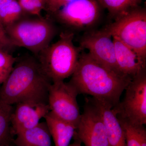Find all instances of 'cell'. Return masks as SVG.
<instances>
[{
    "label": "cell",
    "instance_id": "cell-12",
    "mask_svg": "<svg viewBox=\"0 0 146 146\" xmlns=\"http://www.w3.org/2000/svg\"><path fill=\"white\" fill-rule=\"evenodd\" d=\"M89 100L101 116L106 130L108 146H126L123 129L113 106L102 100L94 98Z\"/></svg>",
    "mask_w": 146,
    "mask_h": 146
},
{
    "label": "cell",
    "instance_id": "cell-13",
    "mask_svg": "<svg viewBox=\"0 0 146 146\" xmlns=\"http://www.w3.org/2000/svg\"><path fill=\"white\" fill-rule=\"evenodd\" d=\"M118 69L123 75L133 78L146 71V60L116 36H112Z\"/></svg>",
    "mask_w": 146,
    "mask_h": 146
},
{
    "label": "cell",
    "instance_id": "cell-27",
    "mask_svg": "<svg viewBox=\"0 0 146 146\" xmlns=\"http://www.w3.org/2000/svg\"></svg>",
    "mask_w": 146,
    "mask_h": 146
},
{
    "label": "cell",
    "instance_id": "cell-23",
    "mask_svg": "<svg viewBox=\"0 0 146 146\" xmlns=\"http://www.w3.org/2000/svg\"><path fill=\"white\" fill-rule=\"evenodd\" d=\"M9 37L7 36L5 29L0 23V48L4 50L13 47Z\"/></svg>",
    "mask_w": 146,
    "mask_h": 146
},
{
    "label": "cell",
    "instance_id": "cell-7",
    "mask_svg": "<svg viewBox=\"0 0 146 146\" xmlns=\"http://www.w3.org/2000/svg\"><path fill=\"white\" fill-rule=\"evenodd\" d=\"M78 92L70 82L51 84L48 95L50 112L60 119L77 127L81 114L77 100Z\"/></svg>",
    "mask_w": 146,
    "mask_h": 146
},
{
    "label": "cell",
    "instance_id": "cell-1",
    "mask_svg": "<svg viewBox=\"0 0 146 146\" xmlns=\"http://www.w3.org/2000/svg\"><path fill=\"white\" fill-rule=\"evenodd\" d=\"M72 76L69 82L79 94L90 95L113 107L119 102L121 95L132 80L100 64L85 52L80 54Z\"/></svg>",
    "mask_w": 146,
    "mask_h": 146
},
{
    "label": "cell",
    "instance_id": "cell-22",
    "mask_svg": "<svg viewBox=\"0 0 146 146\" xmlns=\"http://www.w3.org/2000/svg\"><path fill=\"white\" fill-rule=\"evenodd\" d=\"M74 0H46V8L50 13H55L68 3Z\"/></svg>",
    "mask_w": 146,
    "mask_h": 146
},
{
    "label": "cell",
    "instance_id": "cell-6",
    "mask_svg": "<svg viewBox=\"0 0 146 146\" xmlns=\"http://www.w3.org/2000/svg\"><path fill=\"white\" fill-rule=\"evenodd\" d=\"M123 101L113 109L118 118L136 125L146 124V72L131 80Z\"/></svg>",
    "mask_w": 146,
    "mask_h": 146
},
{
    "label": "cell",
    "instance_id": "cell-16",
    "mask_svg": "<svg viewBox=\"0 0 146 146\" xmlns=\"http://www.w3.org/2000/svg\"><path fill=\"white\" fill-rule=\"evenodd\" d=\"M13 106L6 104L0 100V146H9L13 134L11 117Z\"/></svg>",
    "mask_w": 146,
    "mask_h": 146
},
{
    "label": "cell",
    "instance_id": "cell-3",
    "mask_svg": "<svg viewBox=\"0 0 146 146\" xmlns=\"http://www.w3.org/2000/svg\"><path fill=\"white\" fill-rule=\"evenodd\" d=\"M74 36L70 32L62 33L57 42L49 45L39 54L37 60L52 83L64 81L75 70L82 49L74 45Z\"/></svg>",
    "mask_w": 146,
    "mask_h": 146
},
{
    "label": "cell",
    "instance_id": "cell-21",
    "mask_svg": "<svg viewBox=\"0 0 146 146\" xmlns=\"http://www.w3.org/2000/svg\"><path fill=\"white\" fill-rule=\"evenodd\" d=\"M23 11L40 16L41 12L46 8V0H18Z\"/></svg>",
    "mask_w": 146,
    "mask_h": 146
},
{
    "label": "cell",
    "instance_id": "cell-4",
    "mask_svg": "<svg viewBox=\"0 0 146 146\" xmlns=\"http://www.w3.org/2000/svg\"><path fill=\"white\" fill-rule=\"evenodd\" d=\"M5 29L14 46L38 54L50 45L55 33L52 23L41 18L19 20Z\"/></svg>",
    "mask_w": 146,
    "mask_h": 146
},
{
    "label": "cell",
    "instance_id": "cell-17",
    "mask_svg": "<svg viewBox=\"0 0 146 146\" xmlns=\"http://www.w3.org/2000/svg\"><path fill=\"white\" fill-rule=\"evenodd\" d=\"M100 5L106 9L115 20L128 11L138 8L141 0H97Z\"/></svg>",
    "mask_w": 146,
    "mask_h": 146
},
{
    "label": "cell",
    "instance_id": "cell-18",
    "mask_svg": "<svg viewBox=\"0 0 146 146\" xmlns=\"http://www.w3.org/2000/svg\"><path fill=\"white\" fill-rule=\"evenodd\" d=\"M23 11L17 0H12L0 9V23L4 28L19 21Z\"/></svg>",
    "mask_w": 146,
    "mask_h": 146
},
{
    "label": "cell",
    "instance_id": "cell-19",
    "mask_svg": "<svg viewBox=\"0 0 146 146\" xmlns=\"http://www.w3.org/2000/svg\"><path fill=\"white\" fill-rule=\"evenodd\" d=\"M118 118L123 129L126 146H141L139 131L140 126L143 125L133 124Z\"/></svg>",
    "mask_w": 146,
    "mask_h": 146
},
{
    "label": "cell",
    "instance_id": "cell-5",
    "mask_svg": "<svg viewBox=\"0 0 146 146\" xmlns=\"http://www.w3.org/2000/svg\"><path fill=\"white\" fill-rule=\"evenodd\" d=\"M104 30L116 36L146 60V12L136 8L115 19Z\"/></svg>",
    "mask_w": 146,
    "mask_h": 146
},
{
    "label": "cell",
    "instance_id": "cell-8",
    "mask_svg": "<svg viewBox=\"0 0 146 146\" xmlns=\"http://www.w3.org/2000/svg\"><path fill=\"white\" fill-rule=\"evenodd\" d=\"M74 138L85 146H108L106 130L99 111L89 99L81 114Z\"/></svg>",
    "mask_w": 146,
    "mask_h": 146
},
{
    "label": "cell",
    "instance_id": "cell-20",
    "mask_svg": "<svg viewBox=\"0 0 146 146\" xmlns=\"http://www.w3.org/2000/svg\"><path fill=\"white\" fill-rule=\"evenodd\" d=\"M16 60V58L13 56L5 50L0 49V85L8 77Z\"/></svg>",
    "mask_w": 146,
    "mask_h": 146
},
{
    "label": "cell",
    "instance_id": "cell-24",
    "mask_svg": "<svg viewBox=\"0 0 146 146\" xmlns=\"http://www.w3.org/2000/svg\"><path fill=\"white\" fill-rule=\"evenodd\" d=\"M139 133L141 146H146V129L145 125L140 126Z\"/></svg>",
    "mask_w": 146,
    "mask_h": 146
},
{
    "label": "cell",
    "instance_id": "cell-25",
    "mask_svg": "<svg viewBox=\"0 0 146 146\" xmlns=\"http://www.w3.org/2000/svg\"><path fill=\"white\" fill-rule=\"evenodd\" d=\"M74 141L72 143L70 144L69 146H82V143L78 139L74 138Z\"/></svg>",
    "mask_w": 146,
    "mask_h": 146
},
{
    "label": "cell",
    "instance_id": "cell-26",
    "mask_svg": "<svg viewBox=\"0 0 146 146\" xmlns=\"http://www.w3.org/2000/svg\"><path fill=\"white\" fill-rule=\"evenodd\" d=\"M12 0H0V9Z\"/></svg>",
    "mask_w": 146,
    "mask_h": 146
},
{
    "label": "cell",
    "instance_id": "cell-15",
    "mask_svg": "<svg viewBox=\"0 0 146 146\" xmlns=\"http://www.w3.org/2000/svg\"><path fill=\"white\" fill-rule=\"evenodd\" d=\"M55 146H69L74 138L76 127L55 117L50 112L45 117Z\"/></svg>",
    "mask_w": 146,
    "mask_h": 146
},
{
    "label": "cell",
    "instance_id": "cell-9",
    "mask_svg": "<svg viewBox=\"0 0 146 146\" xmlns=\"http://www.w3.org/2000/svg\"><path fill=\"white\" fill-rule=\"evenodd\" d=\"M97 0H74L56 13L63 24L76 29L85 28L96 23L100 15Z\"/></svg>",
    "mask_w": 146,
    "mask_h": 146
},
{
    "label": "cell",
    "instance_id": "cell-14",
    "mask_svg": "<svg viewBox=\"0 0 146 146\" xmlns=\"http://www.w3.org/2000/svg\"><path fill=\"white\" fill-rule=\"evenodd\" d=\"M16 146H52L51 136L46 121L16 134Z\"/></svg>",
    "mask_w": 146,
    "mask_h": 146
},
{
    "label": "cell",
    "instance_id": "cell-2",
    "mask_svg": "<svg viewBox=\"0 0 146 146\" xmlns=\"http://www.w3.org/2000/svg\"><path fill=\"white\" fill-rule=\"evenodd\" d=\"M52 82L37 59L31 57L16 61L8 77L0 88V100L13 106L19 103L48 104Z\"/></svg>",
    "mask_w": 146,
    "mask_h": 146
},
{
    "label": "cell",
    "instance_id": "cell-28",
    "mask_svg": "<svg viewBox=\"0 0 146 146\" xmlns=\"http://www.w3.org/2000/svg\"><path fill=\"white\" fill-rule=\"evenodd\" d=\"M0 49H1V48H0Z\"/></svg>",
    "mask_w": 146,
    "mask_h": 146
},
{
    "label": "cell",
    "instance_id": "cell-10",
    "mask_svg": "<svg viewBox=\"0 0 146 146\" xmlns=\"http://www.w3.org/2000/svg\"><path fill=\"white\" fill-rule=\"evenodd\" d=\"M80 48L88 50L90 56L100 64L123 75L117 65L112 37L104 30L86 33L80 40Z\"/></svg>",
    "mask_w": 146,
    "mask_h": 146
},
{
    "label": "cell",
    "instance_id": "cell-11",
    "mask_svg": "<svg viewBox=\"0 0 146 146\" xmlns=\"http://www.w3.org/2000/svg\"><path fill=\"white\" fill-rule=\"evenodd\" d=\"M48 104L19 103L13 108L11 117L12 133H17L37 125L50 112Z\"/></svg>",
    "mask_w": 146,
    "mask_h": 146
}]
</instances>
